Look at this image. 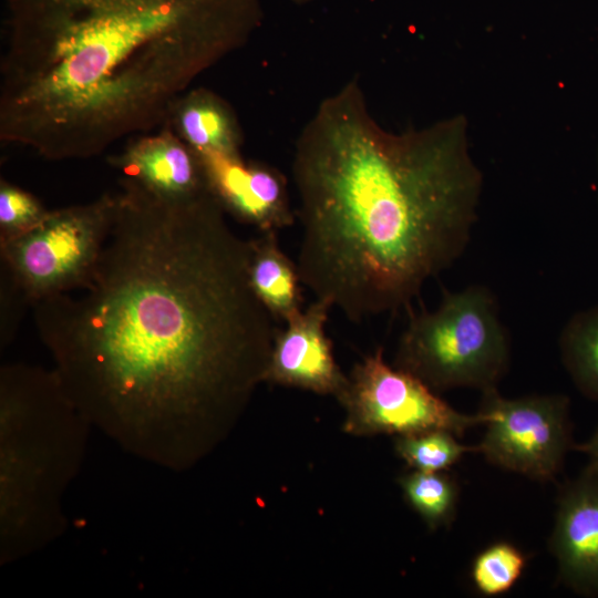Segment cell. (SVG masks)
Listing matches in <instances>:
<instances>
[{"label": "cell", "mask_w": 598, "mask_h": 598, "mask_svg": "<svg viewBox=\"0 0 598 598\" xmlns=\"http://www.w3.org/2000/svg\"><path fill=\"white\" fill-rule=\"evenodd\" d=\"M120 187L89 282L33 305L37 328L92 427L184 472L244 416L278 330L249 282L250 240L210 192L168 198L123 176Z\"/></svg>", "instance_id": "1"}, {"label": "cell", "mask_w": 598, "mask_h": 598, "mask_svg": "<svg viewBox=\"0 0 598 598\" xmlns=\"http://www.w3.org/2000/svg\"><path fill=\"white\" fill-rule=\"evenodd\" d=\"M292 178L302 285L352 321L405 306L461 257L483 186L464 118L390 132L358 79L303 126Z\"/></svg>", "instance_id": "2"}, {"label": "cell", "mask_w": 598, "mask_h": 598, "mask_svg": "<svg viewBox=\"0 0 598 598\" xmlns=\"http://www.w3.org/2000/svg\"><path fill=\"white\" fill-rule=\"evenodd\" d=\"M2 1L0 141L49 161L166 125L264 21L261 0Z\"/></svg>", "instance_id": "3"}, {"label": "cell", "mask_w": 598, "mask_h": 598, "mask_svg": "<svg viewBox=\"0 0 598 598\" xmlns=\"http://www.w3.org/2000/svg\"><path fill=\"white\" fill-rule=\"evenodd\" d=\"M92 425L53 370H0V563L32 556L66 529L64 499Z\"/></svg>", "instance_id": "4"}, {"label": "cell", "mask_w": 598, "mask_h": 598, "mask_svg": "<svg viewBox=\"0 0 598 598\" xmlns=\"http://www.w3.org/2000/svg\"><path fill=\"white\" fill-rule=\"evenodd\" d=\"M511 361V341L494 293L483 285L445 292L433 311L414 315L393 365L440 391L497 388Z\"/></svg>", "instance_id": "5"}, {"label": "cell", "mask_w": 598, "mask_h": 598, "mask_svg": "<svg viewBox=\"0 0 598 598\" xmlns=\"http://www.w3.org/2000/svg\"><path fill=\"white\" fill-rule=\"evenodd\" d=\"M116 194L48 210L32 228L0 240L6 266L31 305L82 289L89 282L112 228Z\"/></svg>", "instance_id": "6"}, {"label": "cell", "mask_w": 598, "mask_h": 598, "mask_svg": "<svg viewBox=\"0 0 598 598\" xmlns=\"http://www.w3.org/2000/svg\"><path fill=\"white\" fill-rule=\"evenodd\" d=\"M338 401L344 410L342 430L352 436H398L429 430L462 436L484 423L481 413L458 412L419 378L390 365L381 348L354 365Z\"/></svg>", "instance_id": "7"}, {"label": "cell", "mask_w": 598, "mask_h": 598, "mask_svg": "<svg viewBox=\"0 0 598 598\" xmlns=\"http://www.w3.org/2000/svg\"><path fill=\"white\" fill-rule=\"evenodd\" d=\"M569 398L565 394L502 396L482 392L485 432L477 453L492 464L537 481H553L573 450Z\"/></svg>", "instance_id": "8"}, {"label": "cell", "mask_w": 598, "mask_h": 598, "mask_svg": "<svg viewBox=\"0 0 598 598\" xmlns=\"http://www.w3.org/2000/svg\"><path fill=\"white\" fill-rule=\"evenodd\" d=\"M199 156L208 188L226 214L260 233H277L293 224L287 181L276 167L246 161L241 154Z\"/></svg>", "instance_id": "9"}, {"label": "cell", "mask_w": 598, "mask_h": 598, "mask_svg": "<svg viewBox=\"0 0 598 598\" xmlns=\"http://www.w3.org/2000/svg\"><path fill=\"white\" fill-rule=\"evenodd\" d=\"M331 308L330 302L316 298L277 331L265 382L340 398L348 375L338 365L326 333Z\"/></svg>", "instance_id": "10"}, {"label": "cell", "mask_w": 598, "mask_h": 598, "mask_svg": "<svg viewBox=\"0 0 598 598\" xmlns=\"http://www.w3.org/2000/svg\"><path fill=\"white\" fill-rule=\"evenodd\" d=\"M549 549L567 588L598 596V474L587 466L560 488Z\"/></svg>", "instance_id": "11"}, {"label": "cell", "mask_w": 598, "mask_h": 598, "mask_svg": "<svg viewBox=\"0 0 598 598\" xmlns=\"http://www.w3.org/2000/svg\"><path fill=\"white\" fill-rule=\"evenodd\" d=\"M107 162L158 196L190 198L210 192L199 154L168 125L130 137Z\"/></svg>", "instance_id": "12"}, {"label": "cell", "mask_w": 598, "mask_h": 598, "mask_svg": "<svg viewBox=\"0 0 598 598\" xmlns=\"http://www.w3.org/2000/svg\"><path fill=\"white\" fill-rule=\"evenodd\" d=\"M166 125L199 154H241L244 133L237 114L225 99L209 89L186 91Z\"/></svg>", "instance_id": "13"}, {"label": "cell", "mask_w": 598, "mask_h": 598, "mask_svg": "<svg viewBox=\"0 0 598 598\" xmlns=\"http://www.w3.org/2000/svg\"><path fill=\"white\" fill-rule=\"evenodd\" d=\"M250 286L275 320L287 323L302 311V283L297 264L279 246L277 233L250 239Z\"/></svg>", "instance_id": "14"}, {"label": "cell", "mask_w": 598, "mask_h": 598, "mask_svg": "<svg viewBox=\"0 0 598 598\" xmlns=\"http://www.w3.org/2000/svg\"><path fill=\"white\" fill-rule=\"evenodd\" d=\"M558 346L561 362L578 391L598 402V305L568 319Z\"/></svg>", "instance_id": "15"}, {"label": "cell", "mask_w": 598, "mask_h": 598, "mask_svg": "<svg viewBox=\"0 0 598 598\" xmlns=\"http://www.w3.org/2000/svg\"><path fill=\"white\" fill-rule=\"evenodd\" d=\"M408 504L419 514L429 529L448 526L456 514L458 486L444 472L412 470L399 477Z\"/></svg>", "instance_id": "16"}, {"label": "cell", "mask_w": 598, "mask_h": 598, "mask_svg": "<svg viewBox=\"0 0 598 598\" xmlns=\"http://www.w3.org/2000/svg\"><path fill=\"white\" fill-rule=\"evenodd\" d=\"M457 435L446 430L398 435L394 451L408 466L422 472H444L456 464L466 453L477 452V445L458 442Z\"/></svg>", "instance_id": "17"}, {"label": "cell", "mask_w": 598, "mask_h": 598, "mask_svg": "<svg viewBox=\"0 0 598 598\" xmlns=\"http://www.w3.org/2000/svg\"><path fill=\"white\" fill-rule=\"evenodd\" d=\"M526 566V556L507 542H496L481 551L472 565V579L485 596L507 592L519 579Z\"/></svg>", "instance_id": "18"}, {"label": "cell", "mask_w": 598, "mask_h": 598, "mask_svg": "<svg viewBox=\"0 0 598 598\" xmlns=\"http://www.w3.org/2000/svg\"><path fill=\"white\" fill-rule=\"evenodd\" d=\"M48 210L33 194L1 179L0 240L25 233L35 226Z\"/></svg>", "instance_id": "19"}, {"label": "cell", "mask_w": 598, "mask_h": 598, "mask_svg": "<svg viewBox=\"0 0 598 598\" xmlns=\"http://www.w3.org/2000/svg\"><path fill=\"white\" fill-rule=\"evenodd\" d=\"M28 306H32L23 288L9 269L0 265V346L6 349L13 340Z\"/></svg>", "instance_id": "20"}, {"label": "cell", "mask_w": 598, "mask_h": 598, "mask_svg": "<svg viewBox=\"0 0 598 598\" xmlns=\"http://www.w3.org/2000/svg\"><path fill=\"white\" fill-rule=\"evenodd\" d=\"M573 450L584 453L588 456L587 467L598 474V427L586 442L574 444Z\"/></svg>", "instance_id": "21"}, {"label": "cell", "mask_w": 598, "mask_h": 598, "mask_svg": "<svg viewBox=\"0 0 598 598\" xmlns=\"http://www.w3.org/2000/svg\"><path fill=\"white\" fill-rule=\"evenodd\" d=\"M290 1L296 3V4H306V3L312 2L315 0H290Z\"/></svg>", "instance_id": "22"}, {"label": "cell", "mask_w": 598, "mask_h": 598, "mask_svg": "<svg viewBox=\"0 0 598 598\" xmlns=\"http://www.w3.org/2000/svg\"><path fill=\"white\" fill-rule=\"evenodd\" d=\"M597 178H598V157H597Z\"/></svg>", "instance_id": "23"}]
</instances>
